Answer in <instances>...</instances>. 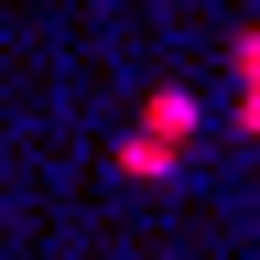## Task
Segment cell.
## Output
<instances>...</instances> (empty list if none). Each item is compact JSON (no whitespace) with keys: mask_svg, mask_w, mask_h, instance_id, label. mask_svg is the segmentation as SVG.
<instances>
[{"mask_svg":"<svg viewBox=\"0 0 260 260\" xmlns=\"http://www.w3.org/2000/svg\"><path fill=\"white\" fill-rule=\"evenodd\" d=\"M239 119L260 130V32H249V44H239Z\"/></svg>","mask_w":260,"mask_h":260,"instance_id":"obj_1","label":"cell"}]
</instances>
